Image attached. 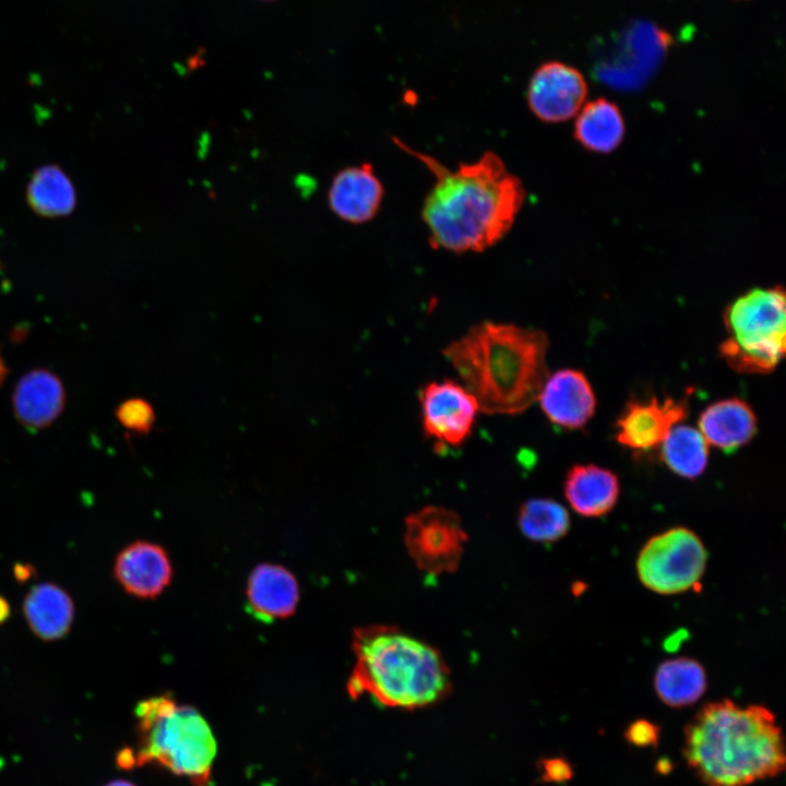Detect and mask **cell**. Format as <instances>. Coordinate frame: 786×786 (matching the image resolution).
<instances>
[{"instance_id": "cell-1", "label": "cell", "mask_w": 786, "mask_h": 786, "mask_svg": "<svg viewBox=\"0 0 786 786\" xmlns=\"http://www.w3.org/2000/svg\"><path fill=\"white\" fill-rule=\"evenodd\" d=\"M393 142L419 160L434 179L421 207L432 248L454 253L483 252L509 234L526 192L498 154L486 151L475 162L452 169L400 139L393 138Z\"/></svg>"}, {"instance_id": "cell-2", "label": "cell", "mask_w": 786, "mask_h": 786, "mask_svg": "<svg viewBox=\"0 0 786 786\" xmlns=\"http://www.w3.org/2000/svg\"><path fill=\"white\" fill-rule=\"evenodd\" d=\"M547 335L515 324L481 322L450 343L444 357L488 415H516L537 401L548 377Z\"/></svg>"}, {"instance_id": "cell-3", "label": "cell", "mask_w": 786, "mask_h": 786, "mask_svg": "<svg viewBox=\"0 0 786 786\" xmlns=\"http://www.w3.org/2000/svg\"><path fill=\"white\" fill-rule=\"evenodd\" d=\"M683 755L707 786H748L785 769V745L763 705L724 699L703 705L684 730Z\"/></svg>"}, {"instance_id": "cell-4", "label": "cell", "mask_w": 786, "mask_h": 786, "mask_svg": "<svg viewBox=\"0 0 786 786\" xmlns=\"http://www.w3.org/2000/svg\"><path fill=\"white\" fill-rule=\"evenodd\" d=\"M355 665L347 682L352 698L368 695L386 707L413 710L444 699L451 689L449 667L427 642L388 624L354 631Z\"/></svg>"}, {"instance_id": "cell-5", "label": "cell", "mask_w": 786, "mask_h": 786, "mask_svg": "<svg viewBox=\"0 0 786 786\" xmlns=\"http://www.w3.org/2000/svg\"><path fill=\"white\" fill-rule=\"evenodd\" d=\"M135 716L139 747L135 752L121 753L122 766L157 763L195 786L209 785L216 741L209 723L194 707L162 694L139 702Z\"/></svg>"}, {"instance_id": "cell-6", "label": "cell", "mask_w": 786, "mask_h": 786, "mask_svg": "<svg viewBox=\"0 0 786 786\" xmlns=\"http://www.w3.org/2000/svg\"><path fill=\"white\" fill-rule=\"evenodd\" d=\"M785 291L782 286L753 288L724 311L727 337L719 346L725 361L741 373H769L786 350Z\"/></svg>"}, {"instance_id": "cell-7", "label": "cell", "mask_w": 786, "mask_h": 786, "mask_svg": "<svg viewBox=\"0 0 786 786\" xmlns=\"http://www.w3.org/2000/svg\"><path fill=\"white\" fill-rule=\"evenodd\" d=\"M706 563L702 539L693 531L676 526L652 536L640 549L635 567L647 590L674 595L698 586Z\"/></svg>"}, {"instance_id": "cell-8", "label": "cell", "mask_w": 786, "mask_h": 786, "mask_svg": "<svg viewBox=\"0 0 786 786\" xmlns=\"http://www.w3.org/2000/svg\"><path fill=\"white\" fill-rule=\"evenodd\" d=\"M466 541L467 534L452 510L429 505L405 520L406 549L417 568L428 575L454 572Z\"/></svg>"}, {"instance_id": "cell-9", "label": "cell", "mask_w": 786, "mask_h": 786, "mask_svg": "<svg viewBox=\"0 0 786 786\" xmlns=\"http://www.w3.org/2000/svg\"><path fill=\"white\" fill-rule=\"evenodd\" d=\"M422 430L441 446H458L472 434L479 410L467 389L453 381L426 384L419 394Z\"/></svg>"}, {"instance_id": "cell-10", "label": "cell", "mask_w": 786, "mask_h": 786, "mask_svg": "<svg viewBox=\"0 0 786 786\" xmlns=\"http://www.w3.org/2000/svg\"><path fill=\"white\" fill-rule=\"evenodd\" d=\"M587 84L575 68L560 61L541 63L529 79L526 100L531 111L544 122H563L584 104Z\"/></svg>"}, {"instance_id": "cell-11", "label": "cell", "mask_w": 786, "mask_h": 786, "mask_svg": "<svg viewBox=\"0 0 786 786\" xmlns=\"http://www.w3.org/2000/svg\"><path fill=\"white\" fill-rule=\"evenodd\" d=\"M686 415V403L674 398L629 402L617 421L616 438L627 448L647 451L660 445Z\"/></svg>"}, {"instance_id": "cell-12", "label": "cell", "mask_w": 786, "mask_h": 786, "mask_svg": "<svg viewBox=\"0 0 786 786\" xmlns=\"http://www.w3.org/2000/svg\"><path fill=\"white\" fill-rule=\"evenodd\" d=\"M114 576L130 595L151 599L170 584L172 565L167 551L158 544L136 540L116 557Z\"/></svg>"}, {"instance_id": "cell-13", "label": "cell", "mask_w": 786, "mask_h": 786, "mask_svg": "<svg viewBox=\"0 0 786 786\" xmlns=\"http://www.w3.org/2000/svg\"><path fill=\"white\" fill-rule=\"evenodd\" d=\"M537 401L546 417L564 429L584 427L596 407L590 381L575 369H561L548 376Z\"/></svg>"}, {"instance_id": "cell-14", "label": "cell", "mask_w": 786, "mask_h": 786, "mask_svg": "<svg viewBox=\"0 0 786 786\" xmlns=\"http://www.w3.org/2000/svg\"><path fill=\"white\" fill-rule=\"evenodd\" d=\"M383 195V184L372 165L362 163L335 174L327 190V204L342 221L364 224L376 217Z\"/></svg>"}, {"instance_id": "cell-15", "label": "cell", "mask_w": 786, "mask_h": 786, "mask_svg": "<svg viewBox=\"0 0 786 786\" xmlns=\"http://www.w3.org/2000/svg\"><path fill=\"white\" fill-rule=\"evenodd\" d=\"M66 390L61 379L46 368L23 374L12 393L16 420L28 430H40L56 421L64 409Z\"/></svg>"}, {"instance_id": "cell-16", "label": "cell", "mask_w": 786, "mask_h": 786, "mask_svg": "<svg viewBox=\"0 0 786 786\" xmlns=\"http://www.w3.org/2000/svg\"><path fill=\"white\" fill-rule=\"evenodd\" d=\"M299 585L285 567L261 563L250 573L247 587V608L253 618L272 622L291 616L299 602Z\"/></svg>"}, {"instance_id": "cell-17", "label": "cell", "mask_w": 786, "mask_h": 786, "mask_svg": "<svg viewBox=\"0 0 786 786\" xmlns=\"http://www.w3.org/2000/svg\"><path fill=\"white\" fill-rule=\"evenodd\" d=\"M758 424L751 406L730 397L708 405L700 415L699 431L710 445L731 453L747 444L757 433Z\"/></svg>"}, {"instance_id": "cell-18", "label": "cell", "mask_w": 786, "mask_h": 786, "mask_svg": "<svg viewBox=\"0 0 786 786\" xmlns=\"http://www.w3.org/2000/svg\"><path fill=\"white\" fill-rule=\"evenodd\" d=\"M563 491L577 514L598 517L614 509L620 485L617 475L607 468L594 464L574 465L567 473Z\"/></svg>"}, {"instance_id": "cell-19", "label": "cell", "mask_w": 786, "mask_h": 786, "mask_svg": "<svg viewBox=\"0 0 786 786\" xmlns=\"http://www.w3.org/2000/svg\"><path fill=\"white\" fill-rule=\"evenodd\" d=\"M23 614L28 628L37 638L56 641L71 630L75 607L67 591L55 583L45 582L26 593Z\"/></svg>"}, {"instance_id": "cell-20", "label": "cell", "mask_w": 786, "mask_h": 786, "mask_svg": "<svg viewBox=\"0 0 786 786\" xmlns=\"http://www.w3.org/2000/svg\"><path fill=\"white\" fill-rule=\"evenodd\" d=\"M706 687V671L694 658H670L664 660L655 671V692L660 701L670 707H684L695 703L704 694Z\"/></svg>"}, {"instance_id": "cell-21", "label": "cell", "mask_w": 786, "mask_h": 786, "mask_svg": "<svg viewBox=\"0 0 786 786\" xmlns=\"http://www.w3.org/2000/svg\"><path fill=\"white\" fill-rule=\"evenodd\" d=\"M624 121L618 106L608 99L597 98L586 103L577 112L574 124L575 139L587 150L609 153L621 143Z\"/></svg>"}, {"instance_id": "cell-22", "label": "cell", "mask_w": 786, "mask_h": 786, "mask_svg": "<svg viewBox=\"0 0 786 786\" xmlns=\"http://www.w3.org/2000/svg\"><path fill=\"white\" fill-rule=\"evenodd\" d=\"M26 198L31 207L45 217L69 215L76 202L74 187L56 165L38 168L29 180Z\"/></svg>"}, {"instance_id": "cell-23", "label": "cell", "mask_w": 786, "mask_h": 786, "mask_svg": "<svg viewBox=\"0 0 786 786\" xmlns=\"http://www.w3.org/2000/svg\"><path fill=\"white\" fill-rule=\"evenodd\" d=\"M660 456L671 472L694 479L707 466L708 444L699 429L676 425L660 443Z\"/></svg>"}, {"instance_id": "cell-24", "label": "cell", "mask_w": 786, "mask_h": 786, "mask_svg": "<svg viewBox=\"0 0 786 786\" xmlns=\"http://www.w3.org/2000/svg\"><path fill=\"white\" fill-rule=\"evenodd\" d=\"M570 523L568 510L552 499H528L519 510V528L532 541H558L569 532Z\"/></svg>"}, {"instance_id": "cell-25", "label": "cell", "mask_w": 786, "mask_h": 786, "mask_svg": "<svg viewBox=\"0 0 786 786\" xmlns=\"http://www.w3.org/2000/svg\"><path fill=\"white\" fill-rule=\"evenodd\" d=\"M115 416L124 429L140 434L148 433L155 421L153 407L141 397L121 402L115 409Z\"/></svg>"}, {"instance_id": "cell-26", "label": "cell", "mask_w": 786, "mask_h": 786, "mask_svg": "<svg viewBox=\"0 0 786 786\" xmlns=\"http://www.w3.org/2000/svg\"><path fill=\"white\" fill-rule=\"evenodd\" d=\"M626 736L636 746H648L657 741L658 728L647 720L640 719L629 725Z\"/></svg>"}, {"instance_id": "cell-27", "label": "cell", "mask_w": 786, "mask_h": 786, "mask_svg": "<svg viewBox=\"0 0 786 786\" xmlns=\"http://www.w3.org/2000/svg\"><path fill=\"white\" fill-rule=\"evenodd\" d=\"M543 777L550 782H563L571 775V769L564 760L549 759L541 762Z\"/></svg>"}, {"instance_id": "cell-28", "label": "cell", "mask_w": 786, "mask_h": 786, "mask_svg": "<svg viewBox=\"0 0 786 786\" xmlns=\"http://www.w3.org/2000/svg\"><path fill=\"white\" fill-rule=\"evenodd\" d=\"M11 616V606L8 599L0 594V626L9 620Z\"/></svg>"}, {"instance_id": "cell-29", "label": "cell", "mask_w": 786, "mask_h": 786, "mask_svg": "<svg viewBox=\"0 0 786 786\" xmlns=\"http://www.w3.org/2000/svg\"><path fill=\"white\" fill-rule=\"evenodd\" d=\"M9 373H10V370L4 360V357L2 356V354L0 352V388L4 384Z\"/></svg>"}, {"instance_id": "cell-30", "label": "cell", "mask_w": 786, "mask_h": 786, "mask_svg": "<svg viewBox=\"0 0 786 786\" xmlns=\"http://www.w3.org/2000/svg\"><path fill=\"white\" fill-rule=\"evenodd\" d=\"M106 786H134L133 784L126 781H115Z\"/></svg>"}]
</instances>
